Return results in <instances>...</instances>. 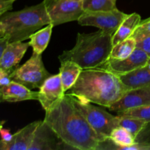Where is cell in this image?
<instances>
[{"label": "cell", "mask_w": 150, "mask_h": 150, "mask_svg": "<svg viewBox=\"0 0 150 150\" xmlns=\"http://www.w3.org/2000/svg\"><path fill=\"white\" fill-rule=\"evenodd\" d=\"M43 121L60 141L73 149L97 150L103 142L68 94L45 111Z\"/></svg>", "instance_id": "obj_1"}, {"label": "cell", "mask_w": 150, "mask_h": 150, "mask_svg": "<svg viewBox=\"0 0 150 150\" xmlns=\"http://www.w3.org/2000/svg\"><path fill=\"white\" fill-rule=\"evenodd\" d=\"M128 90L120 76L100 67L82 70L67 94L80 100L109 108Z\"/></svg>", "instance_id": "obj_2"}, {"label": "cell", "mask_w": 150, "mask_h": 150, "mask_svg": "<svg viewBox=\"0 0 150 150\" xmlns=\"http://www.w3.org/2000/svg\"><path fill=\"white\" fill-rule=\"evenodd\" d=\"M112 35L101 29L92 33H79L74 47L63 51L59 60L60 62H74L83 70L101 67L110 58Z\"/></svg>", "instance_id": "obj_3"}, {"label": "cell", "mask_w": 150, "mask_h": 150, "mask_svg": "<svg viewBox=\"0 0 150 150\" xmlns=\"http://www.w3.org/2000/svg\"><path fill=\"white\" fill-rule=\"evenodd\" d=\"M10 42L23 41L44 26L51 23L45 1L18 11L7 12L0 17Z\"/></svg>", "instance_id": "obj_4"}, {"label": "cell", "mask_w": 150, "mask_h": 150, "mask_svg": "<svg viewBox=\"0 0 150 150\" xmlns=\"http://www.w3.org/2000/svg\"><path fill=\"white\" fill-rule=\"evenodd\" d=\"M72 98L75 105L84 116L103 142L109 139L112 130L119 127L117 116L111 115L105 110L92 105L91 103L80 100L73 96Z\"/></svg>", "instance_id": "obj_5"}, {"label": "cell", "mask_w": 150, "mask_h": 150, "mask_svg": "<svg viewBox=\"0 0 150 150\" xmlns=\"http://www.w3.org/2000/svg\"><path fill=\"white\" fill-rule=\"evenodd\" d=\"M51 76L44 66L41 54H32L30 59L24 64L15 68L10 73L12 80L30 89L40 87Z\"/></svg>", "instance_id": "obj_6"}, {"label": "cell", "mask_w": 150, "mask_h": 150, "mask_svg": "<svg viewBox=\"0 0 150 150\" xmlns=\"http://www.w3.org/2000/svg\"><path fill=\"white\" fill-rule=\"evenodd\" d=\"M50 22L54 26L74 21L84 13L81 1L76 0H44Z\"/></svg>", "instance_id": "obj_7"}, {"label": "cell", "mask_w": 150, "mask_h": 150, "mask_svg": "<svg viewBox=\"0 0 150 150\" xmlns=\"http://www.w3.org/2000/svg\"><path fill=\"white\" fill-rule=\"evenodd\" d=\"M127 16L117 8L110 11H84L78 23L81 26H95L113 35Z\"/></svg>", "instance_id": "obj_8"}, {"label": "cell", "mask_w": 150, "mask_h": 150, "mask_svg": "<svg viewBox=\"0 0 150 150\" xmlns=\"http://www.w3.org/2000/svg\"><path fill=\"white\" fill-rule=\"evenodd\" d=\"M150 57L141 48L136 47L133 53L123 59H108V61L101 67L107 69L118 76L127 74L148 64Z\"/></svg>", "instance_id": "obj_9"}, {"label": "cell", "mask_w": 150, "mask_h": 150, "mask_svg": "<svg viewBox=\"0 0 150 150\" xmlns=\"http://www.w3.org/2000/svg\"><path fill=\"white\" fill-rule=\"evenodd\" d=\"M39 89L38 100L45 111L65 95L59 73L49 76Z\"/></svg>", "instance_id": "obj_10"}, {"label": "cell", "mask_w": 150, "mask_h": 150, "mask_svg": "<svg viewBox=\"0 0 150 150\" xmlns=\"http://www.w3.org/2000/svg\"><path fill=\"white\" fill-rule=\"evenodd\" d=\"M149 104H150V86H146L129 89L119 100L108 108L114 112L120 113Z\"/></svg>", "instance_id": "obj_11"}, {"label": "cell", "mask_w": 150, "mask_h": 150, "mask_svg": "<svg viewBox=\"0 0 150 150\" xmlns=\"http://www.w3.org/2000/svg\"><path fill=\"white\" fill-rule=\"evenodd\" d=\"M40 121L33 122L13 134L12 139L4 142L0 139V150H29Z\"/></svg>", "instance_id": "obj_12"}, {"label": "cell", "mask_w": 150, "mask_h": 150, "mask_svg": "<svg viewBox=\"0 0 150 150\" xmlns=\"http://www.w3.org/2000/svg\"><path fill=\"white\" fill-rule=\"evenodd\" d=\"M58 139L55 132L45 122L40 121L29 150L58 149L59 148Z\"/></svg>", "instance_id": "obj_13"}, {"label": "cell", "mask_w": 150, "mask_h": 150, "mask_svg": "<svg viewBox=\"0 0 150 150\" xmlns=\"http://www.w3.org/2000/svg\"><path fill=\"white\" fill-rule=\"evenodd\" d=\"M29 46V42L23 41L9 42L1 56L0 67L11 73L17 67Z\"/></svg>", "instance_id": "obj_14"}, {"label": "cell", "mask_w": 150, "mask_h": 150, "mask_svg": "<svg viewBox=\"0 0 150 150\" xmlns=\"http://www.w3.org/2000/svg\"><path fill=\"white\" fill-rule=\"evenodd\" d=\"M31 100H38V92H33L18 82L12 81L1 87L0 102L16 103Z\"/></svg>", "instance_id": "obj_15"}, {"label": "cell", "mask_w": 150, "mask_h": 150, "mask_svg": "<svg viewBox=\"0 0 150 150\" xmlns=\"http://www.w3.org/2000/svg\"><path fill=\"white\" fill-rule=\"evenodd\" d=\"M120 78L129 89L150 86V65L146 64L127 74L121 75Z\"/></svg>", "instance_id": "obj_16"}, {"label": "cell", "mask_w": 150, "mask_h": 150, "mask_svg": "<svg viewBox=\"0 0 150 150\" xmlns=\"http://www.w3.org/2000/svg\"><path fill=\"white\" fill-rule=\"evenodd\" d=\"M141 22H142V18H141L140 15L138 13H134L128 15L122 22L116 32L113 34V46L132 37Z\"/></svg>", "instance_id": "obj_17"}, {"label": "cell", "mask_w": 150, "mask_h": 150, "mask_svg": "<svg viewBox=\"0 0 150 150\" xmlns=\"http://www.w3.org/2000/svg\"><path fill=\"white\" fill-rule=\"evenodd\" d=\"M83 69L72 61L61 62L59 76L64 92H67L76 82Z\"/></svg>", "instance_id": "obj_18"}, {"label": "cell", "mask_w": 150, "mask_h": 150, "mask_svg": "<svg viewBox=\"0 0 150 150\" xmlns=\"http://www.w3.org/2000/svg\"><path fill=\"white\" fill-rule=\"evenodd\" d=\"M54 25L52 23L46 25L45 27L40 29L29 37V44L32 48L33 54H42L49 43L52 34Z\"/></svg>", "instance_id": "obj_19"}, {"label": "cell", "mask_w": 150, "mask_h": 150, "mask_svg": "<svg viewBox=\"0 0 150 150\" xmlns=\"http://www.w3.org/2000/svg\"><path fill=\"white\" fill-rule=\"evenodd\" d=\"M109 139L117 149H130L131 146L136 144V138L127 130L122 127H117L112 130Z\"/></svg>", "instance_id": "obj_20"}, {"label": "cell", "mask_w": 150, "mask_h": 150, "mask_svg": "<svg viewBox=\"0 0 150 150\" xmlns=\"http://www.w3.org/2000/svg\"><path fill=\"white\" fill-rule=\"evenodd\" d=\"M136 48V40L130 37L112 47L110 54V59H123L127 58L134 51Z\"/></svg>", "instance_id": "obj_21"}, {"label": "cell", "mask_w": 150, "mask_h": 150, "mask_svg": "<svg viewBox=\"0 0 150 150\" xmlns=\"http://www.w3.org/2000/svg\"><path fill=\"white\" fill-rule=\"evenodd\" d=\"M117 122L118 126L127 129L136 139L148 123L146 121L141 119L119 114L117 116Z\"/></svg>", "instance_id": "obj_22"}, {"label": "cell", "mask_w": 150, "mask_h": 150, "mask_svg": "<svg viewBox=\"0 0 150 150\" xmlns=\"http://www.w3.org/2000/svg\"><path fill=\"white\" fill-rule=\"evenodd\" d=\"M117 0H84L82 5L84 11H110L117 8Z\"/></svg>", "instance_id": "obj_23"}, {"label": "cell", "mask_w": 150, "mask_h": 150, "mask_svg": "<svg viewBox=\"0 0 150 150\" xmlns=\"http://www.w3.org/2000/svg\"><path fill=\"white\" fill-rule=\"evenodd\" d=\"M119 115L129 116V117H136L146 121L147 122H150V104L149 105H142L135 108L123 111L122 112L117 113Z\"/></svg>", "instance_id": "obj_24"}, {"label": "cell", "mask_w": 150, "mask_h": 150, "mask_svg": "<svg viewBox=\"0 0 150 150\" xmlns=\"http://www.w3.org/2000/svg\"><path fill=\"white\" fill-rule=\"evenodd\" d=\"M136 47L144 51L150 57V34L135 38Z\"/></svg>", "instance_id": "obj_25"}, {"label": "cell", "mask_w": 150, "mask_h": 150, "mask_svg": "<svg viewBox=\"0 0 150 150\" xmlns=\"http://www.w3.org/2000/svg\"><path fill=\"white\" fill-rule=\"evenodd\" d=\"M148 34H150V18L146 20L142 21L132 37L135 38L139 36H142V35H148Z\"/></svg>", "instance_id": "obj_26"}, {"label": "cell", "mask_w": 150, "mask_h": 150, "mask_svg": "<svg viewBox=\"0 0 150 150\" xmlns=\"http://www.w3.org/2000/svg\"><path fill=\"white\" fill-rule=\"evenodd\" d=\"M16 0H0V17L9 10L13 9V6Z\"/></svg>", "instance_id": "obj_27"}, {"label": "cell", "mask_w": 150, "mask_h": 150, "mask_svg": "<svg viewBox=\"0 0 150 150\" xmlns=\"http://www.w3.org/2000/svg\"><path fill=\"white\" fill-rule=\"evenodd\" d=\"M12 81L10 72L0 67V87L9 84Z\"/></svg>", "instance_id": "obj_28"}, {"label": "cell", "mask_w": 150, "mask_h": 150, "mask_svg": "<svg viewBox=\"0 0 150 150\" xmlns=\"http://www.w3.org/2000/svg\"><path fill=\"white\" fill-rule=\"evenodd\" d=\"M0 136H1V140L4 142H10L13 137V134L10 133V130L8 129H4L3 127L0 128Z\"/></svg>", "instance_id": "obj_29"}, {"label": "cell", "mask_w": 150, "mask_h": 150, "mask_svg": "<svg viewBox=\"0 0 150 150\" xmlns=\"http://www.w3.org/2000/svg\"><path fill=\"white\" fill-rule=\"evenodd\" d=\"M9 42H10V40H9V37L7 35H5L3 38H0V60H1L3 52H4V49H5L7 44L9 43Z\"/></svg>", "instance_id": "obj_30"}, {"label": "cell", "mask_w": 150, "mask_h": 150, "mask_svg": "<svg viewBox=\"0 0 150 150\" xmlns=\"http://www.w3.org/2000/svg\"><path fill=\"white\" fill-rule=\"evenodd\" d=\"M6 35V27L4 23L0 20V38Z\"/></svg>", "instance_id": "obj_31"}, {"label": "cell", "mask_w": 150, "mask_h": 150, "mask_svg": "<svg viewBox=\"0 0 150 150\" xmlns=\"http://www.w3.org/2000/svg\"><path fill=\"white\" fill-rule=\"evenodd\" d=\"M4 124H5V121L4 120H0V128H1L4 126Z\"/></svg>", "instance_id": "obj_32"}, {"label": "cell", "mask_w": 150, "mask_h": 150, "mask_svg": "<svg viewBox=\"0 0 150 150\" xmlns=\"http://www.w3.org/2000/svg\"><path fill=\"white\" fill-rule=\"evenodd\" d=\"M76 1H84V0H76Z\"/></svg>", "instance_id": "obj_33"}, {"label": "cell", "mask_w": 150, "mask_h": 150, "mask_svg": "<svg viewBox=\"0 0 150 150\" xmlns=\"http://www.w3.org/2000/svg\"><path fill=\"white\" fill-rule=\"evenodd\" d=\"M149 64V65H150V59H149V62H148V64Z\"/></svg>", "instance_id": "obj_34"}, {"label": "cell", "mask_w": 150, "mask_h": 150, "mask_svg": "<svg viewBox=\"0 0 150 150\" xmlns=\"http://www.w3.org/2000/svg\"><path fill=\"white\" fill-rule=\"evenodd\" d=\"M0 95H1V87H0Z\"/></svg>", "instance_id": "obj_35"}]
</instances>
